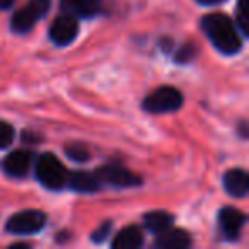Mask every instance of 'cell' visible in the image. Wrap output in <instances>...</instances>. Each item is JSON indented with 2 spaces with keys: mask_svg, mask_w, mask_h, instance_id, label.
<instances>
[{
  "mask_svg": "<svg viewBox=\"0 0 249 249\" xmlns=\"http://www.w3.org/2000/svg\"><path fill=\"white\" fill-rule=\"evenodd\" d=\"M224 188L231 196L242 198L248 195L249 190V176L244 169H231L224 176Z\"/></svg>",
  "mask_w": 249,
  "mask_h": 249,
  "instance_id": "10",
  "label": "cell"
},
{
  "mask_svg": "<svg viewBox=\"0 0 249 249\" xmlns=\"http://www.w3.org/2000/svg\"><path fill=\"white\" fill-rule=\"evenodd\" d=\"M97 181L99 183H106L111 186H118V188H133L142 184L137 174H133L132 171H128L123 166H104L99 173L96 174Z\"/></svg>",
  "mask_w": 249,
  "mask_h": 249,
  "instance_id": "6",
  "label": "cell"
},
{
  "mask_svg": "<svg viewBox=\"0 0 249 249\" xmlns=\"http://www.w3.org/2000/svg\"><path fill=\"white\" fill-rule=\"evenodd\" d=\"M33 156L28 150H14L11 152L4 160V169L9 176L12 178H22L29 173L31 167Z\"/></svg>",
  "mask_w": 249,
  "mask_h": 249,
  "instance_id": "9",
  "label": "cell"
},
{
  "mask_svg": "<svg viewBox=\"0 0 249 249\" xmlns=\"http://www.w3.org/2000/svg\"><path fill=\"white\" fill-rule=\"evenodd\" d=\"M198 4L201 5H217V4H222V2H225V0H196Z\"/></svg>",
  "mask_w": 249,
  "mask_h": 249,
  "instance_id": "20",
  "label": "cell"
},
{
  "mask_svg": "<svg viewBox=\"0 0 249 249\" xmlns=\"http://www.w3.org/2000/svg\"><path fill=\"white\" fill-rule=\"evenodd\" d=\"M36 176L48 190H62L69 179L65 166L53 154H43L36 164Z\"/></svg>",
  "mask_w": 249,
  "mask_h": 249,
  "instance_id": "2",
  "label": "cell"
},
{
  "mask_svg": "<svg viewBox=\"0 0 249 249\" xmlns=\"http://www.w3.org/2000/svg\"><path fill=\"white\" fill-rule=\"evenodd\" d=\"M235 22H237L241 33L248 35V31H249V2L248 0H239L237 12H235Z\"/></svg>",
  "mask_w": 249,
  "mask_h": 249,
  "instance_id": "16",
  "label": "cell"
},
{
  "mask_svg": "<svg viewBox=\"0 0 249 249\" xmlns=\"http://www.w3.org/2000/svg\"><path fill=\"white\" fill-rule=\"evenodd\" d=\"M143 244V232L137 225H130V227L121 229L113 239V248L114 249H135Z\"/></svg>",
  "mask_w": 249,
  "mask_h": 249,
  "instance_id": "13",
  "label": "cell"
},
{
  "mask_svg": "<svg viewBox=\"0 0 249 249\" xmlns=\"http://www.w3.org/2000/svg\"><path fill=\"white\" fill-rule=\"evenodd\" d=\"M67 156L70 157V159L77 160V162H86L87 159H89V150L86 149V145H82V143H72V145H67Z\"/></svg>",
  "mask_w": 249,
  "mask_h": 249,
  "instance_id": "17",
  "label": "cell"
},
{
  "mask_svg": "<svg viewBox=\"0 0 249 249\" xmlns=\"http://www.w3.org/2000/svg\"><path fill=\"white\" fill-rule=\"evenodd\" d=\"M173 215L167 212H150L143 217V224L154 234H160V232L167 231L173 225Z\"/></svg>",
  "mask_w": 249,
  "mask_h": 249,
  "instance_id": "15",
  "label": "cell"
},
{
  "mask_svg": "<svg viewBox=\"0 0 249 249\" xmlns=\"http://www.w3.org/2000/svg\"><path fill=\"white\" fill-rule=\"evenodd\" d=\"M103 7V0H62V9L73 18H92Z\"/></svg>",
  "mask_w": 249,
  "mask_h": 249,
  "instance_id": "11",
  "label": "cell"
},
{
  "mask_svg": "<svg viewBox=\"0 0 249 249\" xmlns=\"http://www.w3.org/2000/svg\"><path fill=\"white\" fill-rule=\"evenodd\" d=\"M201 28L218 52L225 53V55H235L241 50L242 41L237 28L231 21V18H227L225 14L215 12V14L205 16L201 21Z\"/></svg>",
  "mask_w": 249,
  "mask_h": 249,
  "instance_id": "1",
  "label": "cell"
},
{
  "mask_svg": "<svg viewBox=\"0 0 249 249\" xmlns=\"http://www.w3.org/2000/svg\"><path fill=\"white\" fill-rule=\"evenodd\" d=\"M77 35H79V22L77 18L70 14L60 16L50 26V39L58 46L70 45L77 38Z\"/></svg>",
  "mask_w": 249,
  "mask_h": 249,
  "instance_id": "7",
  "label": "cell"
},
{
  "mask_svg": "<svg viewBox=\"0 0 249 249\" xmlns=\"http://www.w3.org/2000/svg\"><path fill=\"white\" fill-rule=\"evenodd\" d=\"M14 128L7 121H0V149H5L14 142Z\"/></svg>",
  "mask_w": 249,
  "mask_h": 249,
  "instance_id": "18",
  "label": "cell"
},
{
  "mask_svg": "<svg viewBox=\"0 0 249 249\" xmlns=\"http://www.w3.org/2000/svg\"><path fill=\"white\" fill-rule=\"evenodd\" d=\"M14 4V0H0V9H9Z\"/></svg>",
  "mask_w": 249,
  "mask_h": 249,
  "instance_id": "21",
  "label": "cell"
},
{
  "mask_svg": "<svg viewBox=\"0 0 249 249\" xmlns=\"http://www.w3.org/2000/svg\"><path fill=\"white\" fill-rule=\"evenodd\" d=\"M191 244V237L186 231L181 229H167L160 232L156 241V248L159 249H184Z\"/></svg>",
  "mask_w": 249,
  "mask_h": 249,
  "instance_id": "12",
  "label": "cell"
},
{
  "mask_svg": "<svg viewBox=\"0 0 249 249\" xmlns=\"http://www.w3.org/2000/svg\"><path fill=\"white\" fill-rule=\"evenodd\" d=\"M72 190L79 191V193H94V191L99 188V181L94 174L89 173H82V171H77V173L69 174V179H67Z\"/></svg>",
  "mask_w": 249,
  "mask_h": 249,
  "instance_id": "14",
  "label": "cell"
},
{
  "mask_svg": "<svg viewBox=\"0 0 249 249\" xmlns=\"http://www.w3.org/2000/svg\"><path fill=\"white\" fill-rule=\"evenodd\" d=\"M109 232H111V222H104V224L92 234V241L94 242H103L104 239L109 235Z\"/></svg>",
  "mask_w": 249,
  "mask_h": 249,
  "instance_id": "19",
  "label": "cell"
},
{
  "mask_svg": "<svg viewBox=\"0 0 249 249\" xmlns=\"http://www.w3.org/2000/svg\"><path fill=\"white\" fill-rule=\"evenodd\" d=\"M181 106H183V96L176 87L171 86L159 87L143 101V109L154 114L173 113V111L179 109Z\"/></svg>",
  "mask_w": 249,
  "mask_h": 249,
  "instance_id": "3",
  "label": "cell"
},
{
  "mask_svg": "<svg viewBox=\"0 0 249 249\" xmlns=\"http://www.w3.org/2000/svg\"><path fill=\"white\" fill-rule=\"evenodd\" d=\"M46 224V215L39 210H24L19 213L12 215L7 220V229L9 232L16 235H31L39 232Z\"/></svg>",
  "mask_w": 249,
  "mask_h": 249,
  "instance_id": "5",
  "label": "cell"
},
{
  "mask_svg": "<svg viewBox=\"0 0 249 249\" xmlns=\"http://www.w3.org/2000/svg\"><path fill=\"white\" fill-rule=\"evenodd\" d=\"M52 0H29L24 7H21L12 16L11 28L16 33H28L35 28L36 22L48 12Z\"/></svg>",
  "mask_w": 249,
  "mask_h": 249,
  "instance_id": "4",
  "label": "cell"
},
{
  "mask_svg": "<svg viewBox=\"0 0 249 249\" xmlns=\"http://www.w3.org/2000/svg\"><path fill=\"white\" fill-rule=\"evenodd\" d=\"M246 224V215L234 207H225L218 213V225L225 239L234 241L241 234V229Z\"/></svg>",
  "mask_w": 249,
  "mask_h": 249,
  "instance_id": "8",
  "label": "cell"
}]
</instances>
